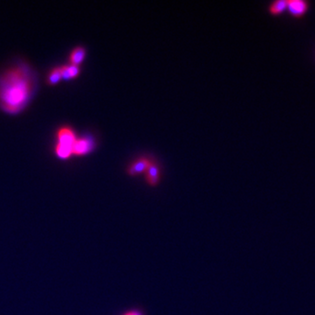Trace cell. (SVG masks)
Listing matches in <instances>:
<instances>
[{"mask_svg": "<svg viewBox=\"0 0 315 315\" xmlns=\"http://www.w3.org/2000/svg\"><path fill=\"white\" fill-rule=\"evenodd\" d=\"M57 144L56 146L63 148H66L72 150L73 152V146L77 136L73 130L70 127H62L57 132Z\"/></svg>", "mask_w": 315, "mask_h": 315, "instance_id": "3957f363", "label": "cell"}, {"mask_svg": "<svg viewBox=\"0 0 315 315\" xmlns=\"http://www.w3.org/2000/svg\"><path fill=\"white\" fill-rule=\"evenodd\" d=\"M309 4L304 0H289L287 4L288 12L295 18H300L308 12Z\"/></svg>", "mask_w": 315, "mask_h": 315, "instance_id": "5b68a950", "label": "cell"}, {"mask_svg": "<svg viewBox=\"0 0 315 315\" xmlns=\"http://www.w3.org/2000/svg\"><path fill=\"white\" fill-rule=\"evenodd\" d=\"M85 56H86V49L82 46H77L70 54V64L74 66H79L84 62Z\"/></svg>", "mask_w": 315, "mask_h": 315, "instance_id": "52a82bcc", "label": "cell"}, {"mask_svg": "<svg viewBox=\"0 0 315 315\" xmlns=\"http://www.w3.org/2000/svg\"><path fill=\"white\" fill-rule=\"evenodd\" d=\"M287 4H288L287 0H278V1L272 2L270 4V14L275 16L284 14L287 10Z\"/></svg>", "mask_w": 315, "mask_h": 315, "instance_id": "ba28073f", "label": "cell"}, {"mask_svg": "<svg viewBox=\"0 0 315 315\" xmlns=\"http://www.w3.org/2000/svg\"><path fill=\"white\" fill-rule=\"evenodd\" d=\"M146 182L150 186H157L161 180L160 168L158 163L152 160L149 168H147L146 172H144Z\"/></svg>", "mask_w": 315, "mask_h": 315, "instance_id": "8992f818", "label": "cell"}, {"mask_svg": "<svg viewBox=\"0 0 315 315\" xmlns=\"http://www.w3.org/2000/svg\"><path fill=\"white\" fill-rule=\"evenodd\" d=\"M152 160L147 157H140L132 162L127 168V174L132 177H136L140 174H144L147 168H149Z\"/></svg>", "mask_w": 315, "mask_h": 315, "instance_id": "277c9868", "label": "cell"}, {"mask_svg": "<svg viewBox=\"0 0 315 315\" xmlns=\"http://www.w3.org/2000/svg\"><path fill=\"white\" fill-rule=\"evenodd\" d=\"M62 79V73H60V66L54 68V70L50 71L48 78H46V82L49 85H56L58 84Z\"/></svg>", "mask_w": 315, "mask_h": 315, "instance_id": "9c48e42d", "label": "cell"}, {"mask_svg": "<svg viewBox=\"0 0 315 315\" xmlns=\"http://www.w3.org/2000/svg\"><path fill=\"white\" fill-rule=\"evenodd\" d=\"M34 74L26 63L15 64L0 76V108L8 114L22 112L34 94Z\"/></svg>", "mask_w": 315, "mask_h": 315, "instance_id": "6da1fadb", "label": "cell"}, {"mask_svg": "<svg viewBox=\"0 0 315 315\" xmlns=\"http://www.w3.org/2000/svg\"><path fill=\"white\" fill-rule=\"evenodd\" d=\"M122 315H144L143 312L140 310V309H132L129 311L126 312L124 314H122Z\"/></svg>", "mask_w": 315, "mask_h": 315, "instance_id": "30bf717a", "label": "cell"}, {"mask_svg": "<svg viewBox=\"0 0 315 315\" xmlns=\"http://www.w3.org/2000/svg\"><path fill=\"white\" fill-rule=\"evenodd\" d=\"M96 146V142L94 136L86 135V136H77L76 142L73 146V155L76 156H84L90 154Z\"/></svg>", "mask_w": 315, "mask_h": 315, "instance_id": "7a4b0ae2", "label": "cell"}]
</instances>
